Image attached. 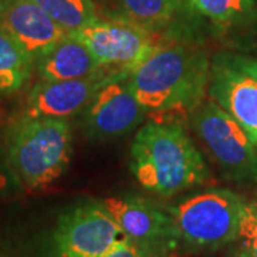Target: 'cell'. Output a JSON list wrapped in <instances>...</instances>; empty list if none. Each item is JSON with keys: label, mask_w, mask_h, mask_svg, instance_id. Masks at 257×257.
<instances>
[{"label": "cell", "mask_w": 257, "mask_h": 257, "mask_svg": "<svg viewBox=\"0 0 257 257\" xmlns=\"http://www.w3.org/2000/svg\"><path fill=\"white\" fill-rule=\"evenodd\" d=\"M132 172L147 192L170 197L204 184L209 169L202 153L179 123L149 121L132 146Z\"/></svg>", "instance_id": "obj_1"}, {"label": "cell", "mask_w": 257, "mask_h": 257, "mask_svg": "<svg viewBox=\"0 0 257 257\" xmlns=\"http://www.w3.org/2000/svg\"><path fill=\"white\" fill-rule=\"evenodd\" d=\"M210 59L184 45L159 46L132 73V84L146 111L194 110L209 86Z\"/></svg>", "instance_id": "obj_2"}, {"label": "cell", "mask_w": 257, "mask_h": 257, "mask_svg": "<svg viewBox=\"0 0 257 257\" xmlns=\"http://www.w3.org/2000/svg\"><path fill=\"white\" fill-rule=\"evenodd\" d=\"M72 147L67 120L26 116L12 130L9 159L23 183L40 189L60 177L70 162Z\"/></svg>", "instance_id": "obj_3"}, {"label": "cell", "mask_w": 257, "mask_h": 257, "mask_svg": "<svg viewBox=\"0 0 257 257\" xmlns=\"http://www.w3.org/2000/svg\"><path fill=\"white\" fill-rule=\"evenodd\" d=\"M244 204L231 190L209 189L186 197L169 213L183 243L213 250L237 240Z\"/></svg>", "instance_id": "obj_4"}, {"label": "cell", "mask_w": 257, "mask_h": 257, "mask_svg": "<svg viewBox=\"0 0 257 257\" xmlns=\"http://www.w3.org/2000/svg\"><path fill=\"white\" fill-rule=\"evenodd\" d=\"M192 126L224 179L237 184L257 183V147L217 103L203 100L192 111Z\"/></svg>", "instance_id": "obj_5"}, {"label": "cell", "mask_w": 257, "mask_h": 257, "mask_svg": "<svg viewBox=\"0 0 257 257\" xmlns=\"http://www.w3.org/2000/svg\"><path fill=\"white\" fill-rule=\"evenodd\" d=\"M207 94L244 128L257 147V59L234 52L214 53Z\"/></svg>", "instance_id": "obj_6"}, {"label": "cell", "mask_w": 257, "mask_h": 257, "mask_svg": "<svg viewBox=\"0 0 257 257\" xmlns=\"http://www.w3.org/2000/svg\"><path fill=\"white\" fill-rule=\"evenodd\" d=\"M104 67L135 72L156 50L157 45L146 28L124 20L96 19L72 32Z\"/></svg>", "instance_id": "obj_7"}, {"label": "cell", "mask_w": 257, "mask_h": 257, "mask_svg": "<svg viewBox=\"0 0 257 257\" xmlns=\"http://www.w3.org/2000/svg\"><path fill=\"white\" fill-rule=\"evenodd\" d=\"M123 239L119 224L103 204L87 202L59 219L55 247L59 257H103Z\"/></svg>", "instance_id": "obj_8"}, {"label": "cell", "mask_w": 257, "mask_h": 257, "mask_svg": "<svg viewBox=\"0 0 257 257\" xmlns=\"http://www.w3.org/2000/svg\"><path fill=\"white\" fill-rule=\"evenodd\" d=\"M101 204L124 237L155 257H165L182 243L170 213L140 197H107Z\"/></svg>", "instance_id": "obj_9"}, {"label": "cell", "mask_w": 257, "mask_h": 257, "mask_svg": "<svg viewBox=\"0 0 257 257\" xmlns=\"http://www.w3.org/2000/svg\"><path fill=\"white\" fill-rule=\"evenodd\" d=\"M132 73L124 70L107 83L83 110V124L89 138H119L145 119L147 111L135 93Z\"/></svg>", "instance_id": "obj_10"}, {"label": "cell", "mask_w": 257, "mask_h": 257, "mask_svg": "<svg viewBox=\"0 0 257 257\" xmlns=\"http://www.w3.org/2000/svg\"><path fill=\"white\" fill-rule=\"evenodd\" d=\"M123 72L113 67H101L99 72L80 79L42 80L29 93L26 116L67 120L84 110L97 92Z\"/></svg>", "instance_id": "obj_11"}, {"label": "cell", "mask_w": 257, "mask_h": 257, "mask_svg": "<svg viewBox=\"0 0 257 257\" xmlns=\"http://www.w3.org/2000/svg\"><path fill=\"white\" fill-rule=\"evenodd\" d=\"M0 28L36 63L69 35L33 0H13L0 12Z\"/></svg>", "instance_id": "obj_12"}, {"label": "cell", "mask_w": 257, "mask_h": 257, "mask_svg": "<svg viewBox=\"0 0 257 257\" xmlns=\"http://www.w3.org/2000/svg\"><path fill=\"white\" fill-rule=\"evenodd\" d=\"M101 67L104 66L72 33L36 62L37 74L46 82L80 79L99 72Z\"/></svg>", "instance_id": "obj_13"}, {"label": "cell", "mask_w": 257, "mask_h": 257, "mask_svg": "<svg viewBox=\"0 0 257 257\" xmlns=\"http://www.w3.org/2000/svg\"><path fill=\"white\" fill-rule=\"evenodd\" d=\"M33 60L0 28V93H13L28 82Z\"/></svg>", "instance_id": "obj_14"}, {"label": "cell", "mask_w": 257, "mask_h": 257, "mask_svg": "<svg viewBox=\"0 0 257 257\" xmlns=\"http://www.w3.org/2000/svg\"><path fill=\"white\" fill-rule=\"evenodd\" d=\"M190 6L220 26H237L257 16L256 0H189Z\"/></svg>", "instance_id": "obj_15"}, {"label": "cell", "mask_w": 257, "mask_h": 257, "mask_svg": "<svg viewBox=\"0 0 257 257\" xmlns=\"http://www.w3.org/2000/svg\"><path fill=\"white\" fill-rule=\"evenodd\" d=\"M57 25L72 33L80 30L97 18L92 0H33Z\"/></svg>", "instance_id": "obj_16"}, {"label": "cell", "mask_w": 257, "mask_h": 257, "mask_svg": "<svg viewBox=\"0 0 257 257\" xmlns=\"http://www.w3.org/2000/svg\"><path fill=\"white\" fill-rule=\"evenodd\" d=\"M119 3L127 20L147 29L169 22L177 0H119Z\"/></svg>", "instance_id": "obj_17"}, {"label": "cell", "mask_w": 257, "mask_h": 257, "mask_svg": "<svg viewBox=\"0 0 257 257\" xmlns=\"http://www.w3.org/2000/svg\"><path fill=\"white\" fill-rule=\"evenodd\" d=\"M239 257H257V206L244 204L240 223Z\"/></svg>", "instance_id": "obj_18"}, {"label": "cell", "mask_w": 257, "mask_h": 257, "mask_svg": "<svg viewBox=\"0 0 257 257\" xmlns=\"http://www.w3.org/2000/svg\"><path fill=\"white\" fill-rule=\"evenodd\" d=\"M103 257H155L153 254H150L149 251L143 250L142 247L136 246L133 241H130L128 239L120 240L119 243L114 247L109 250Z\"/></svg>", "instance_id": "obj_19"}, {"label": "cell", "mask_w": 257, "mask_h": 257, "mask_svg": "<svg viewBox=\"0 0 257 257\" xmlns=\"http://www.w3.org/2000/svg\"><path fill=\"white\" fill-rule=\"evenodd\" d=\"M12 2L13 0H0V12H3V10L6 9Z\"/></svg>", "instance_id": "obj_20"}]
</instances>
